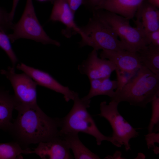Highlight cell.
Masks as SVG:
<instances>
[{
	"label": "cell",
	"mask_w": 159,
	"mask_h": 159,
	"mask_svg": "<svg viewBox=\"0 0 159 159\" xmlns=\"http://www.w3.org/2000/svg\"><path fill=\"white\" fill-rule=\"evenodd\" d=\"M15 109L18 115L8 132L23 148L60 136L58 118L48 116L37 104L17 105Z\"/></svg>",
	"instance_id": "1"
},
{
	"label": "cell",
	"mask_w": 159,
	"mask_h": 159,
	"mask_svg": "<svg viewBox=\"0 0 159 159\" xmlns=\"http://www.w3.org/2000/svg\"><path fill=\"white\" fill-rule=\"evenodd\" d=\"M159 96V75L143 65L130 81L121 89L116 90L111 101L122 102L143 108Z\"/></svg>",
	"instance_id": "2"
},
{
	"label": "cell",
	"mask_w": 159,
	"mask_h": 159,
	"mask_svg": "<svg viewBox=\"0 0 159 159\" xmlns=\"http://www.w3.org/2000/svg\"><path fill=\"white\" fill-rule=\"evenodd\" d=\"M73 100L74 104L68 113L63 118H58L60 136L69 133L83 132L94 137L98 145L103 141L106 140L117 147H121L112 137L104 135L98 128L87 110L91 100L80 98L77 93Z\"/></svg>",
	"instance_id": "3"
},
{
	"label": "cell",
	"mask_w": 159,
	"mask_h": 159,
	"mask_svg": "<svg viewBox=\"0 0 159 159\" xmlns=\"http://www.w3.org/2000/svg\"><path fill=\"white\" fill-rule=\"evenodd\" d=\"M106 22L113 30L125 50L138 52L150 43L144 32L137 27H133L130 20L120 15L103 9L93 12Z\"/></svg>",
	"instance_id": "4"
},
{
	"label": "cell",
	"mask_w": 159,
	"mask_h": 159,
	"mask_svg": "<svg viewBox=\"0 0 159 159\" xmlns=\"http://www.w3.org/2000/svg\"><path fill=\"white\" fill-rule=\"evenodd\" d=\"M80 27L85 38L83 47L90 46L97 51L125 50L112 29L95 14L86 25Z\"/></svg>",
	"instance_id": "5"
},
{
	"label": "cell",
	"mask_w": 159,
	"mask_h": 159,
	"mask_svg": "<svg viewBox=\"0 0 159 159\" xmlns=\"http://www.w3.org/2000/svg\"><path fill=\"white\" fill-rule=\"evenodd\" d=\"M11 29L13 32L8 35L12 43L19 39H26L44 44L61 45L59 42L48 35L41 25L36 15L32 0H26L21 17L16 23L13 24Z\"/></svg>",
	"instance_id": "6"
},
{
	"label": "cell",
	"mask_w": 159,
	"mask_h": 159,
	"mask_svg": "<svg viewBox=\"0 0 159 159\" xmlns=\"http://www.w3.org/2000/svg\"><path fill=\"white\" fill-rule=\"evenodd\" d=\"M118 102L113 101L107 104L106 101L100 105V113L99 115L107 120L113 130L112 137L125 150L130 149V140L139 135V133L121 115L118 110Z\"/></svg>",
	"instance_id": "7"
},
{
	"label": "cell",
	"mask_w": 159,
	"mask_h": 159,
	"mask_svg": "<svg viewBox=\"0 0 159 159\" xmlns=\"http://www.w3.org/2000/svg\"><path fill=\"white\" fill-rule=\"evenodd\" d=\"M1 73L9 80L12 85L16 105L37 104V85L29 76L24 72L16 73L15 68L12 67H9L6 70H1Z\"/></svg>",
	"instance_id": "8"
},
{
	"label": "cell",
	"mask_w": 159,
	"mask_h": 159,
	"mask_svg": "<svg viewBox=\"0 0 159 159\" xmlns=\"http://www.w3.org/2000/svg\"><path fill=\"white\" fill-rule=\"evenodd\" d=\"M16 68L29 76L37 85L44 87L63 95L66 101L73 100L77 93L67 87L63 85L48 72L28 66L23 63L18 64Z\"/></svg>",
	"instance_id": "9"
},
{
	"label": "cell",
	"mask_w": 159,
	"mask_h": 159,
	"mask_svg": "<svg viewBox=\"0 0 159 159\" xmlns=\"http://www.w3.org/2000/svg\"><path fill=\"white\" fill-rule=\"evenodd\" d=\"M116 68V66L109 60L99 58L97 51L94 49L78 67L80 72L86 75L89 80L110 78Z\"/></svg>",
	"instance_id": "10"
},
{
	"label": "cell",
	"mask_w": 159,
	"mask_h": 159,
	"mask_svg": "<svg viewBox=\"0 0 159 159\" xmlns=\"http://www.w3.org/2000/svg\"><path fill=\"white\" fill-rule=\"evenodd\" d=\"M74 14L67 0H54L49 20L60 22L65 26L66 28L63 30L62 33L66 37L69 38L73 35L78 34L81 37V41H83L85 37L80 27L74 21Z\"/></svg>",
	"instance_id": "11"
},
{
	"label": "cell",
	"mask_w": 159,
	"mask_h": 159,
	"mask_svg": "<svg viewBox=\"0 0 159 159\" xmlns=\"http://www.w3.org/2000/svg\"><path fill=\"white\" fill-rule=\"evenodd\" d=\"M102 58L109 60L120 70L136 73L143 65L137 52L125 50L112 51L102 50L100 54Z\"/></svg>",
	"instance_id": "12"
},
{
	"label": "cell",
	"mask_w": 159,
	"mask_h": 159,
	"mask_svg": "<svg viewBox=\"0 0 159 159\" xmlns=\"http://www.w3.org/2000/svg\"><path fill=\"white\" fill-rule=\"evenodd\" d=\"M34 153L43 159H73L70 149L65 140L58 136L46 141L38 143L33 149Z\"/></svg>",
	"instance_id": "13"
},
{
	"label": "cell",
	"mask_w": 159,
	"mask_h": 159,
	"mask_svg": "<svg viewBox=\"0 0 159 159\" xmlns=\"http://www.w3.org/2000/svg\"><path fill=\"white\" fill-rule=\"evenodd\" d=\"M135 16L134 23L142 30L146 36L148 33L159 29L158 9L144 0L138 8Z\"/></svg>",
	"instance_id": "14"
},
{
	"label": "cell",
	"mask_w": 159,
	"mask_h": 159,
	"mask_svg": "<svg viewBox=\"0 0 159 159\" xmlns=\"http://www.w3.org/2000/svg\"><path fill=\"white\" fill-rule=\"evenodd\" d=\"M144 0H106L95 10H104L130 20L135 16L138 8Z\"/></svg>",
	"instance_id": "15"
},
{
	"label": "cell",
	"mask_w": 159,
	"mask_h": 159,
	"mask_svg": "<svg viewBox=\"0 0 159 159\" xmlns=\"http://www.w3.org/2000/svg\"><path fill=\"white\" fill-rule=\"evenodd\" d=\"M16 102L14 95L0 88V129L8 132L12 122V113Z\"/></svg>",
	"instance_id": "16"
},
{
	"label": "cell",
	"mask_w": 159,
	"mask_h": 159,
	"mask_svg": "<svg viewBox=\"0 0 159 159\" xmlns=\"http://www.w3.org/2000/svg\"><path fill=\"white\" fill-rule=\"evenodd\" d=\"M90 88L89 93L82 99L91 100L93 97L100 95H105L111 98L117 87V80H112L110 78L90 80Z\"/></svg>",
	"instance_id": "17"
},
{
	"label": "cell",
	"mask_w": 159,
	"mask_h": 159,
	"mask_svg": "<svg viewBox=\"0 0 159 159\" xmlns=\"http://www.w3.org/2000/svg\"><path fill=\"white\" fill-rule=\"evenodd\" d=\"M60 137L65 140L69 149L72 150L75 159H100L82 143L78 133H69Z\"/></svg>",
	"instance_id": "18"
},
{
	"label": "cell",
	"mask_w": 159,
	"mask_h": 159,
	"mask_svg": "<svg viewBox=\"0 0 159 159\" xmlns=\"http://www.w3.org/2000/svg\"><path fill=\"white\" fill-rule=\"evenodd\" d=\"M137 52L142 65L159 75V46L150 44Z\"/></svg>",
	"instance_id": "19"
},
{
	"label": "cell",
	"mask_w": 159,
	"mask_h": 159,
	"mask_svg": "<svg viewBox=\"0 0 159 159\" xmlns=\"http://www.w3.org/2000/svg\"><path fill=\"white\" fill-rule=\"evenodd\" d=\"M31 153L30 148H23L15 141L0 143V159H22L23 154Z\"/></svg>",
	"instance_id": "20"
},
{
	"label": "cell",
	"mask_w": 159,
	"mask_h": 159,
	"mask_svg": "<svg viewBox=\"0 0 159 159\" xmlns=\"http://www.w3.org/2000/svg\"><path fill=\"white\" fill-rule=\"evenodd\" d=\"M11 41L6 32L0 27V47L6 54L15 68L18 59L12 47Z\"/></svg>",
	"instance_id": "21"
},
{
	"label": "cell",
	"mask_w": 159,
	"mask_h": 159,
	"mask_svg": "<svg viewBox=\"0 0 159 159\" xmlns=\"http://www.w3.org/2000/svg\"><path fill=\"white\" fill-rule=\"evenodd\" d=\"M152 113L148 127L149 133L153 132L155 127L158 125L159 122V96L155 97L151 102Z\"/></svg>",
	"instance_id": "22"
},
{
	"label": "cell",
	"mask_w": 159,
	"mask_h": 159,
	"mask_svg": "<svg viewBox=\"0 0 159 159\" xmlns=\"http://www.w3.org/2000/svg\"><path fill=\"white\" fill-rule=\"evenodd\" d=\"M116 72L117 87L116 90L121 89L133 77L136 73H132L122 71L116 68Z\"/></svg>",
	"instance_id": "23"
},
{
	"label": "cell",
	"mask_w": 159,
	"mask_h": 159,
	"mask_svg": "<svg viewBox=\"0 0 159 159\" xmlns=\"http://www.w3.org/2000/svg\"><path fill=\"white\" fill-rule=\"evenodd\" d=\"M9 13L0 7V27L5 32L11 29L14 24Z\"/></svg>",
	"instance_id": "24"
},
{
	"label": "cell",
	"mask_w": 159,
	"mask_h": 159,
	"mask_svg": "<svg viewBox=\"0 0 159 159\" xmlns=\"http://www.w3.org/2000/svg\"><path fill=\"white\" fill-rule=\"evenodd\" d=\"M106 0H83V5L92 12Z\"/></svg>",
	"instance_id": "25"
},
{
	"label": "cell",
	"mask_w": 159,
	"mask_h": 159,
	"mask_svg": "<svg viewBox=\"0 0 159 159\" xmlns=\"http://www.w3.org/2000/svg\"><path fill=\"white\" fill-rule=\"evenodd\" d=\"M146 37L150 44L159 46V29L148 33Z\"/></svg>",
	"instance_id": "26"
},
{
	"label": "cell",
	"mask_w": 159,
	"mask_h": 159,
	"mask_svg": "<svg viewBox=\"0 0 159 159\" xmlns=\"http://www.w3.org/2000/svg\"><path fill=\"white\" fill-rule=\"evenodd\" d=\"M158 136V133H156L153 132L149 133L146 135L145 139L147 141L148 148L151 147V146L154 145V142H159Z\"/></svg>",
	"instance_id": "27"
},
{
	"label": "cell",
	"mask_w": 159,
	"mask_h": 159,
	"mask_svg": "<svg viewBox=\"0 0 159 159\" xmlns=\"http://www.w3.org/2000/svg\"><path fill=\"white\" fill-rule=\"evenodd\" d=\"M69 6L75 14L80 6L83 4V0H67Z\"/></svg>",
	"instance_id": "28"
},
{
	"label": "cell",
	"mask_w": 159,
	"mask_h": 159,
	"mask_svg": "<svg viewBox=\"0 0 159 159\" xmlns=\"http://www.w3.org/2000/svg\"><path fill=\"white\" fill-rule=\"evenodd\" d=\"M19 0H13L12 7L11 12L9 13L11 19H13L16 10Z\"/></svg>",
	"instance_id": "29"
},
{
	"label": "cell",
	"mask_w": 159,
	"mask_h": 159,
	"mask_svg": "<svg viewBox=\"0 0 159 159\" xmlns=\"http://www.w3.org/2000/svg\"><path fill=\"white\" fill-rule=\"evenodd\" d=\"M147 1L150 4L159 9V0H147Z\"/></svg>",
	"instance_id": "30"
},
{
	"label": "cell",
	"mask_w": 159,
	"mask_h": 159,
	"mask_svg": "<svg viewBox=\"0 0 159 159\" xmlns=\"http://www.w3.org/2000/svg\"><path fill=\"white\" fill-rule=\"evenodd\" d=\"M41 2H44V1H53L54 0H37Z\"/></svg>",
	"instance_id": "31"
}]
</instances>
